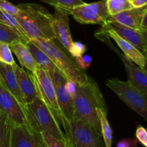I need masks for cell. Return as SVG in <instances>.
Returning a JSON list of instances; mask_svg holds the SVG:
<instances>
[{
  "label": "cell",
  "instance_id": "cell-10",
  "mask_svg": "<svg viewBox=\"0 0 147 147\" xmlns=\"http://www.w3.org/2000/svg\"><path fill=\"white\" fill-rule=\"evenodd\" d=\"M96 36L98 38L100 39L101 40L107 43L112 49H113L115 53L119 55V57L121 59L124 64L125 69H126V73L128 76V80L133 86L137 88L142 94L147 96V72L146 69L142 68L140 66L137 65L136 63L126 57L121 52H119L116 47L112 45L111 42L109 40L106 39V35L102 33L96 32Z\"/></svg>",
  "mask_w": 147,
  "mask_h": 147
},
{
  "label": "cell",
  "instance_id": "cell-26",
  "mask_svg": "<svg viewBox=\"0 0 147 147\" xmlns=\"http://www.w3.org/2000/svg\"><path fill=\"white\" fill-rule=\"evenodd\" d=\"M109 16L133 8L129 0H106Z\"/></svg>",
  "mask_w": 147,
  "mask_h": 147
},
{
  "label": "cell",
  "instance_id": "cell-34",
  "mask_svg": "<svg viewBox=\"0 0 147 147\" xmlns=\"http://www.w3.org/2000/svg\"><path fill=\"white\" fill-rule=\"evenodd\" d=\"M130 2L133 7L138 8V7H142L146 5L147 0H131Z\"/></svg>",
  "mask_w": 147,
  "mask_h": 147
},
{
  "label": "cell",
  "instance_id": "cell-36",
  "mask_svg": "<svg viewBox=\"0 0 147 147\" xmlns=\"http://www.w3.org/2000/svg\"><path fill=\"white\" fill-rule=\"evenodd\" d=\"M129 1H131V0H129Z\"/></svg>",
  "mask_w": 147,
  "mask_h": 147
},
{
  "label": "cell",
  "instance_id": "cell-19",
  "mask_svg": "<svg viewBox=\"0 0 147 147\" xmlns=\"http://www.w3.org/2000/svg\"><path fill=\"white\" fill-rule=\"evenodd\" d=\"M9 47L18 59L22 67L27 69L32 73H34L38 68V66L26 43L17 42L9 45Z\"/></svg>",
  "mask_w": 147,
  "mask_h": 147
},
{
  "label": "cell",
  "instance_id": "cell-2",
  "mask_svg": "<svg viewBox=\"0 0 147 147\" xmlns=\"http://www.w3.org/2000/svg\"><path fill=\"white\" fill-rule=\"evenodd\" d=\"M73 119L85 121L101 133L96 109L108 112L107 106L97 83L90 78L88 83L77 86L73 97Z\"/></svg>",
  "mask_w": 147,
  "mask_h": 147
},
{
  "label": "cell",
  "instance_id": "cell-21",
  "mask_svg": "<svg viewBox=\"0 0 147 147\" xmlns=\"http://www.w3.org/2000/svg\"><path fill=\"white\" fill-rule=\"evenodd\" d=\"M98 117L100 121V130H101V135L103 136V142H104L106 147H111L112 146V137L113 133L109 122L107 119V113L100 109H96Z\"/></svg>",
  "mask_w": 147,
  "mask_h": 147
},
{
  "label": "cell",
  "instance_id": "cell-24",
  "mask_svg": "<svg viewBox=\"0 0 147 147\" xmlns=\"http://www.w3.org/2000/svg\"><path fill=\"white\" fill-rule=\"evenodd\" d=\"M42 2L50 4L61 11H65L67 14H70V11L75 7L84 4L83 0H41Z\"/></svg>",
  "mask_w": 147,
  "mask_h": 147
},
{
  "label": "cell",
  "instance_id": "cell-1",
  "mask_svg": "<svg viewBox=\"0 0 147 147\" xmlns=\"http://www.w3.org/2000/svg\"><path fill=\"white\" fill-rule=\"evenodd\" d=\"M19 12L14 16L29 40L55 38L52 27L53 14L42 5L22 3L17 5Z\"/></svg>",
  "mask_w": 147,
  "mask_h": 147
},
{
  "label": "cell",
  "instance_id": "cell-13",
  "mask_svg": "<svg viewBox=\"0 0 147 147\" xmlns=\"http://www.w3.org/2000/svg\"><path fill=\"white\" fill-rule=\"evenodd\" d=\"M99 32L106 34L108 37L113 39L126 57L130 59L137 65L140 66L142 68L146 69V57H145L138 49H136L131 43L121 37L108 24V22L105 25L102 26V28L99 30Z\"/></svg>",
  "mask_w": 147,
  "mask_h": 147
},
{
  "label": "cell",
  "instance_id": "cell-12",
  "mask_svg": "<svg viewBox=\"0 0 147 147\" xmlns=\"http://www.w3.org/2000/svg\"><path fill=\"white\" fill-rule=\"evenodd\" d=\"M24 107L0 83V111L5 113L14 124L29 126Z\"/></svg>",
  "mask_w": 147,
  "mask_h": 147
},
{
  "label": "cell",
  "instance_id": "cell-30",
  "mask_svg": "<svg viewBox=\"0 0 147 147\" xmlns=\"http://www.w3.org/2000/svg\"><path fill=\"white\" fill-rule=\"evenodd\" d=\"M74 60L77 65L84 70L90 67L93 61L92 57L89 55H82L81 57H75Z\"/></svg>",
  "mask_w": 147,
  "mask_h": 147
},
{
  "label": "cell",
  "instance_id": "cell-35",
  "mask_svg": "<svg viewBox=\"0 0 147 147\" xmlns=\"http://www.w3.org/2000/svg\"><path fill=\"white\" fill-rule=\"evenodd\" d=\"M142 30L147 31V12L144 15L142 21Z\"/></svg>",
  "mask_w": 147,
  "mask_h": 147
},
{
  "label": "cell",
  "instance_id": "cell-6",
  "mask_svg": "<svg viewBox=\"0 0 147 147\" xmlns=\"http://www.w3.org/2000/svg\"><path fill=\"white\" fill-rule=\"evenodd\" d=\"M65 134L72 147H103L101 133L80 119H73L68 131L65 132Z\"/></svg>",
  "mask_w": 147,
  "mask_h": 147
},
{
  "label": "cell",
  "instance_id": "cell-31",
  "mask_svg": "<svg viewBox=\"0 0 147 147\" xmlns=\"http://www.w3.org/2000/svg\"><path fill=\"white\" fill-rule=\"evenodd\" d=\"M137 141H139L144 147H147V131L144 127L139 126L135 134Z\"/></svg>",
  "mask_w": 147,
  "mask_h": 147
},
{
  "label": "cell",
  "instance_id": "cell-23",
  "mask_svg": "<svg viewBox=\"0 0 147 147\" xmlns=\"http://www.w3.org/2000/svg\"><path fill=\"white\" fill-rule=\"evenodd\" d=\"M0 42L7 43L9 45L17 42H22L26 43L21 36L14 29L1 22H0Z\"/></svg>",
  "mask_w": 147,
  "mask_h": 147
},
{
  "label": "cell",
  "instance_id": "cell-16",
  "mask_svg": "<svg viewBox=\"0 0 147 147\" xmlns=\"http://www.w3.org/2000/svg\"><path fill=\"white\" fill-rule=\"evenodd\" d=\"M17 84L22 93L25 105L31 103L37 97V90L33 73L20 67L16 63L12 65Z\"/></svg>",
  "mask_w": 147,
  "mask_h": 147
},
{
  "label": "cell",
  "instance_id": "cell-3",
  "mask_svg": "<svg viewBox=\"0 0 147 147\" xmlns=\"http://www.w3.org/2000/svg\"><path fill=\"white\" fill-rule=\"evenodd\" d=\"M51 59L60 73L67 80L78 86L87 84L90 78L86 71L80 68L69 52L56 38L52 40H30Z\"/></svg>",
  "mask_w": 147,
  "mask_h": 147
},
{
  "label": "cell",
  "instance_id": "cell-28",
  "mask_svg": "<svg viewBox=\"0 0 147 147\" xmlns=\"http://www.w3.org/2000/svg\"><path fill=\"white\" fill-rule=\"evenodd\" d=\"M0 62L10 65L15 63L9 45L1 42H0Z\"/></svg>",
  "mask_w": 147,
  "mask_h": 147
},
{
  "label": "cell",
  "instance_id": "cell-14",
  "mask_svg": "<svg viewBox=\"0 0 147 147\" xmlns=\"http://www.w3.org/2000/svg\"><path fill=\"white\" fill-rule=\"evenodd\" d=\"M68 15L65 11L55 9V12L53 14L52 27L55 38L70 53L74 42L70 34Z\"/></svg>",
  "mask_w": 147,
  "mask_h": 147
},
{
  "label": "cell",
  "instance_id": "cell-8",
  "mask_svg": "<svg viewBox=\"0 0 147 147\" xmlns=\"http://www.w3.org/2000/svg\"><path fill=\"white\" fill-rule=\"evenodd\" d=\"M33 75L37 87V96L42 100L60 123V109L52 77L45 70L40 68H37L33 73Z\"/></svg>",
  "mask_w": 147,
  "mask_h": 147
},
{
  "label": "cell",
  "instance_id": "cell-29",
  "mask_svg": "<svg viewBox=\"0 0 147 147\" xmlns=\"http://www.w3.org/2000/svg\"><path fill=\"white\" fill-rule=\"evenodd\" d=\"M86 50V47L84 44H83L80 42H74L70 54L71 55L73 58L81 57L82 55H84Z\"/></svg>",
  "mask_w": 147,
  "mask_h": 147
},
{
  "label": "cell",
  "instance_id": "cell-18",
  "mask_svg": "<svg viewBox=\"0 0 147 147\" xmlns=\"http://www.w3.org/2000/svg\"><path fill=\"white\" fill-rule=\"evenodd\" d=\"M0 83L22 106H25V103L17 84L12 65L4 64L0 62Z\"/></svg>",
  "mask_w": 147,
  "mask_h": 147
},
{
  "label": "cell",
  "instance_id": "cell-33",
  "mask_svg": "<svg viewBox=\"0 0 147 147\" xmlns=\"http://www.w3.org/2000/svg\"><path fill=\"white\" fill-rule=\"evenodd\" d=\"M77 86L78 85L76 84L75 82L72 81L70 80H66V83H65V88L67 90V91L68 92L69 94L73 97V95L75 94L76 93V88H77Z\"/></svg>",
  "mask_w": 147,
  "mask_h": 147
},
{
  "label": "cell",
  "instance_id": "cell-9",
  "mask_svg": "<svg viewBox=\"0 0 147 147\" xmlns=\"http://www.w3.org/2000/svg\"><path fill=\"white\" fill-rule=\"evenodd\" d=\"M52 79L55 88L57 104L60 109V124H62L65 132H66L68 131L73 119V98L65 88L67 79L61 73H54Z\"/></svg>",
  "mask_w": 147,
  "mask_h": 147
},
{
  "label": "cell",
  "instance_id": "cell-15",
  "mask_svg": "<svg viewBox=\"0 0 147 147\" xmlns=\"http://www.w3.org/2000/svg\"><path fill=\"white\" fill-rule=\"evenodd\" d=\"M108 24L121 37L131 43L146 57L147 31L131 28L116 22L108 21Z\"/></svg>",
  "mask_w": 147,
  "mask_h": 147
},
{
  "label": "cell",
  "instance_id": "cell-4",
  "mask_svg": "<svg viewBox=\"0 0 147 147\" xmlns=\"http://www.w3.org/2000/svg\"><path fill=\"white\" fill-rule=\"evenodd\" d=\"M24 109L30 127L38 132L46 131L57 139L67 142L59 121L38 96L31 103H27Z\"/></svg>",
  "mask_w": 147,
  "mask_h": 147
},
{
  "label": "cell",
  "instance_id": "cell-22",
  "mask_svg": "<svg viewBox=\"0 0 147 147\" xmlns=\"http://www.w3.org/2000/svg\"><path fill=\"white\" fill-rule=\"evenodd\" d=\"M12 122L0 111V147H9Z\"/></svg>",
  "mask_w": 147,
  "mask_h": 147
},
{
  "label": "cell",
  "instance_id": "cell-25",
  "mask_svg": "<svg viewBox=\"0 0 147 147\" xmlns=\"http://www.w3.org/2000/svg\"><path fill=\"white\" fill-rule=\"evenodd\" d=\"M0 22L4 23V24H7V25L11 27L12 29H14L21 36L22 38L24 40V41L26 43L30 40L28 39V37L25 35L24 32H23L22 29V27L19 24L17 20H16L15 17L11 15V14H9V13L6 12V11H2L1 9H0Z\"/></svg>",
  "mask_w": 147,
  "mask_h": 147
},
{
  "label": "cell",
  "instance_id": "cell-27",
  "mask_svg": "<svg viewBox=\"0 0 147 147\" xmlns=\"http://www.w3.org/2000/svg\"><path fill=\"white\" fill-rule=\"evenodd\" d=\"M47 147H72L68 142L60 140L46 131L40 132Z\"/></svg>",
  "mask_w": 147,
  "mask_h": 147
},
{
  "label": "cell",
  "instance_id": "cell-20",
  "mask_svg": "<svg viewBox=\"0 0 147 147\" xmlns=\"http://www.w3.org/2000/svg\"><path fill=\"white\" fill-rule=\"evenodd\" d=\"M27 45L29 50L31 52L32 55L33 57H34L37 66H38V68L45 70L47 73L50 74L51 77L55 73H61L60 70L57 69V67H56L55 65L52 61L51 59L41 49L39 48L37 45L32 42L30 40L27 42Z\"/></svg>",
  "mask_w": 147,
  "mask_h": 147
},
{
  "label": "cell",
  "instance_id": "cell-7",
  "mask_svg": "<svg viewBox=\"0 0 147 147\" xmlns=\"http://www.w3.org/2000/svg\"><path fill=\"white\" fill-rule=\"evenodd\" d=\"M70 14L80 24H100L103 26L107 23L109 17L106 0L93 3H84L75 7L70 11Z\"/></svg>",
  "mask_w": 147,
  "mask_h": 147
},
{
  "label": "cell",
  "instance_id": "cell-11",
  "mask_svg": "<svg viewBox=\"0 0 147 147\" xmlns=\"http://www.w3.org/2000/svg\"><path fill=\"white\" fill-rule=\"evenodd\" d=\"M9 147H47L40 132L30 126L11 124Z\"/></svg>",
  "mask_w": 147,
  "mask_h": 147
},
{
  "label": "cell",
  "instance_id": "cell-5",
  "mask_svg": "<svg viewBox=\"0 0 147 147\" xmlns=\"http://www.w3.org/2000/svg\"><path fill=\"white\" fill-rule=\"evenodd\" d=\"M106 84L126 106L136 112L145 120H147L146 96L142 94L129 81L113 78L109 79Z\"/></svg>",
  "mask_w": 147,
  "mask_h": 147
},
{
  "label": "cell",
  "instance_id": "cell-17",
  "mask_svg": "<svg viewBox=\"0 0 147 147\" xmlns=\"http://www.w3.org/2000/svg\"><path fill=\"white\" fill-rule=\"evenodd\" d=\"M146 12L147 5L138 8L133 7L114 15L109 16L108 21L116 22L126 27L142 30V19Z\"/></svg>",
  "mask_w": 147,
  "mask_h": 147
},
{
  "label": "cell",
  "instance_id": "cell-32",
  "mask_svg": "<svg viewBox=\"0 0 147 147\" xmlns=\"http://www.w3.org/2000/svg\"><path fill=\"white\" fill-rule=\"evenodd\" d=\"M137 144V139H125L118 142L116 147H136Z\"/></svg>",
  "mask_w": 147,
  "mask_h": 147
}]
</instances>
